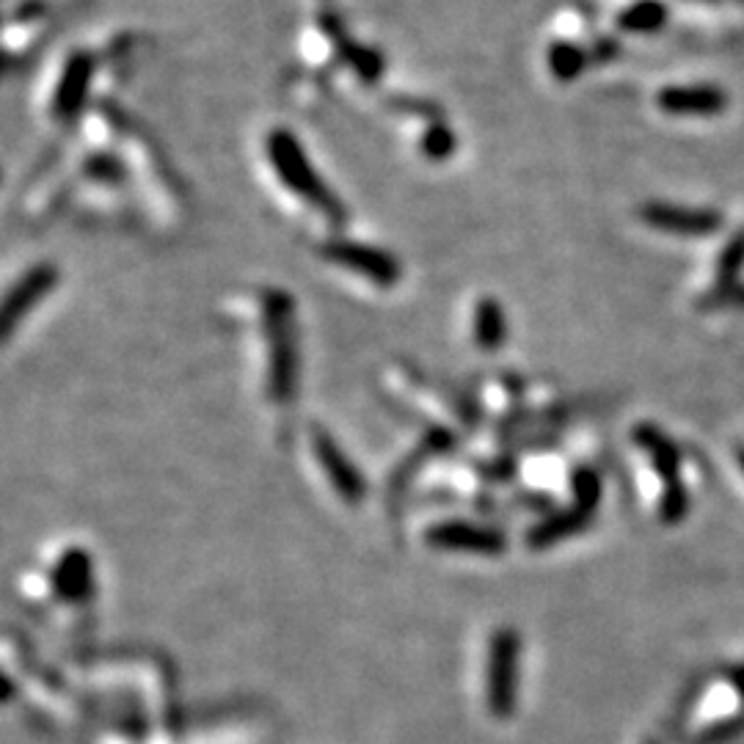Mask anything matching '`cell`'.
<instances>
[{"mask_svg": "<svg viewBox=\"0 0 744 744\" xmlns=\"http://www.w3.org/2000/svg\"><path fill=\"white\" fill-rule=\"evenodd\" d=\"M646 218L651 224H657L659 229H673V232H686V235H704L717 229V216L711 213H693V209H668V207H653L648 209Z\"/></svg>", "mask_w": 744, "mask_h": 744, "instance_id": "cell-1", "label": "cell"}, {"mask_svg": "<svg viewBox=\"0 0 744 744\" xmlns=\"http://www.w3.org/2000/svg\"><path fill=\"white\" fill-rule=\"evenodd\" d=\"M662 105L668 111H684V113H711L720 111L725 99L720 97V92H711V88H684V92H668L662 97Z\"/></svg>", "mask_w": 744, "mask_h": 744, "instance_id": "cell-2", "label": "cell"}]
</instances>
